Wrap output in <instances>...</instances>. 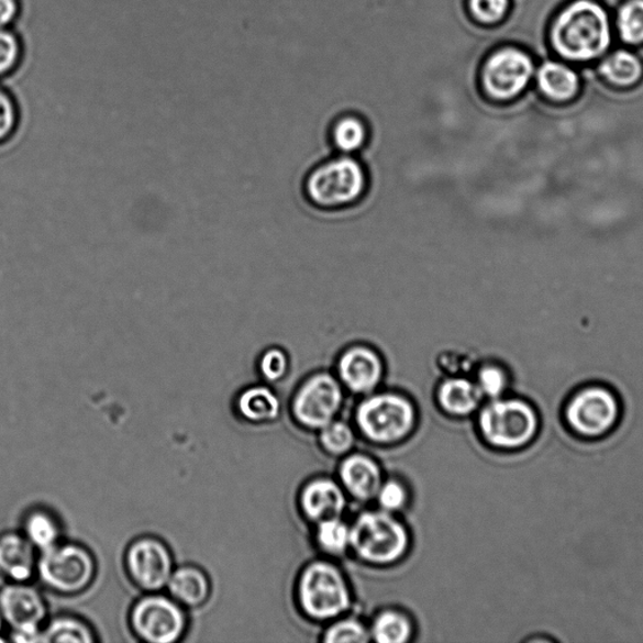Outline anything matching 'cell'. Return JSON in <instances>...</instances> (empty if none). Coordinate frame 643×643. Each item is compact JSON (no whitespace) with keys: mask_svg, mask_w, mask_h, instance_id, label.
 <instances>
[{"mask_svg":"<svg viewBox=\"0 0 643 643\" xmlns=\"http://www.w3.org/2000/svg\"><path fill=\"white\" fill-rule=\"evenodd\" d=\"M340 475L350 495L359 500L375 498L383 486L380 468L364 455L347 457L341 465Z\"/></svg>","mask_w":643,"mask_h":643,"instance_id":"obj_17","label":"cell"},{"mask_svg":"<svg viewBox=\"0 0 643 643\" xmlns=\"http://www.w3.org/2000/svg\"><path fill=\"white\" fill-rule=\"evenodd\" d=\"M383 361L377 352L366 346H355L343 352L339 361V375L343 384L356 393H368L380 384Z\"/></svg>","mask_w":643,"mask_h":643,"instance_id":"obj_14","label":"cell"},{"mask_svg":"<svg viewBox=\"0 0 643 643\" xmlns=\"http://www.w3.org/2000/svg\"><path fill=\"white\" fill-rule=\"evenodd\" d=\"M96 569L92 553L75 543H58L42 552L37 563V574L43 585L65 596L85 592L93 583Z\"/></svg>","mask_w":643,"mask_h":643,"instance_id":"obj_5","label":"cell"},{"mask_svg":"<svg viewBox=\"0 0 643 643\" xmlns=\"http://www.w3.org/2000/svg\"><path fill=\"white\" fill-rule=\"evenodd\" d=\"M166 587L169 596L188 609H198V607L206 605L211 589L206 572L193 566L174 569Z\"/></svg>","mask_w":643,"mask_h":643,"instance_id":"obj_18","label":"cell"},{"mask_svg":"<svg viewBox=\"0 0 643 643\" xmlns=\"http://www.w3.org/2000/svg\"><path fill=\"white\" fill-rule=\"evenodd\" d=\"M279 400L266 386H254L244 390L236 400L240 415L251 422H268L279 415Z\"/></svg>","mask_w":643,"mask_h":643,"instance_id":"obj_20","label":"cell"},{"mask_svg":"<svg viewBox=\"0 0 643 643\" xmlns=\"http://www.w3.org/2000/svg\"><path fill=\"white\" fill-rule=\"evenodd\" d=\"M481 396L478 385L466 378H451L440 385L437 392L440 407L455 417H466L477 410Z\"/></svg>","mask_w":643,"mask_h":643,"instance_id":"obj_19","label":"cell"},{"mask_svg":"<svg viewBox=\"0 0 643 643\" xmlns=\"http://www.w3.org/2000/svg\"><path fill=\"white\" fill-rule=\"evenodd\" d=\"M509 378L503 368L497 365L484 366L478 375V387L483 396L500 399L508 389Z\"/></svg>","mask_w":643,"mask_h":643,"instance_id":"obj_30","label":"cell"},{"mask_svg":"<svg viewBox=\"0 0 643 643\" xmlns=\"http://www.w3.org/2000/svg\"><path fill=\"white\" fill-rule=\"evenodd\" d=\"M289 358L285 350L279 347L268 348L260 357L259 369L266 380L279 381L288 372Z\"/></svg>","mask_w":643,"mask_h":643,"instance_id":"obj_33","label":"cell"},{"mask_svg":"<svg viewBox=\"0 0 643 643\" xmlns=\"http://www.w3.org/2000/svg\"><path fill=\"white\" fill-rule=\"evenodd\" d=\"M472 11L480 21L498 22L508 11L509 0H470Z\"/></svg>","mask_w":643,"mask_h":643,"instance_id":"obj_35","label":"cell"},{"mask_svg":"<svg viewBox=\"0 0 643 643\" xmlns=\"http://www.w3.org/2000/svg\"><path fill=\"white\" fill-rule=\"evenodd\" d=\"M0 614L13 630L14 641L41 642L47 605L37 588L26 583L5 586L0 591Z\"/></svg>","mask_w":643,"mask_h":643,"instance_id":"obj_10","label":"cell"},{"mask_svg":"<svg viewBox=\"0 0 643 643\" xmlns=\"http://www.w3.org/2000/svg\"><path fill=\"white\" fill-rule=\"evenodd\" d=\"M367 131L363 122L355 118L342 119L333 130L334 145L342 153H355L364 146Z\"/></svg>","mask_w":643,"mask_h":643,"instance_id":"obj_27","label":"cell"},{"mask_svg":"<svg viewBox=\"0 0 643 643\" xmlns=\"http://www.w3.org/2000/svg\"><path fill=\"white\" fill-rule=\"evenodd\" d=\"M35 551L24 534L8 532L0 535V575L11 583H30L37 574Z\"/></svg>","mask_w":643,"mask_h":643,"instance_id":"obj_15","label":"cell"},{"mask_svg":"<svg viewBox=\"0 0 643 643\" xmlns=\"http://www.w3.org/2000/svg\"><path fill=\"white\" fill-rule=\"evenodd\" d=\"M380 506L386 512H396L407 505V490L403 489L401 484L396 481H387L378 490L377 496Z\"/></svg>","mask_w":643,"mask_h":643,"instance_id":"obj_36","label":"cell"},{"mask_svg":"<svg viewBox=\"0 0 643 643\" xmlns=\"http://www.w3.org/2000/svg\"><path fill=\"white\" fill-rule=\"evenodd\" d=\"M342 398L336 378L329 374L315 375L298 391L293 402L295 417L307 428L323 429L337 415Z\"/></svg>","mask_w":643,"mask_h":643,"instance_id":"obj_12","label":"cell"},{"mask_svg":"<svg viewBox=\"0 0 643 643\" xmlns=\"http://www.w3.org/2000/svg\"><path fill=\"white\" fill-rule=\"evenodd\" d=\"M481 435L492 447L517 452L530 446L541 431L539 411L522 399H496L479 417Z\"/></svg>","mask_w":643,"mask_h":643,"instance_id":"obj_2","label":"cell"},{"mask_svg":"<svg viewBox=\"0 0 643 643\" xmlns=\"http://www.w3.org/2000/svg\"><path fill=\"white\" fill-rule=\"evenodd\" d=\"M23 534L35 550L44 552L59 543L60 525L55 515L46 510L37 509L26 514Z\"/></svg>","mask_w":643,"mask_h":643,"instance_id":"obj_22","label":"cell"},{"mask_svg":"<svg viewBox=\"0 0 643 643\" xmlns=\"http://www.w3.org/2000/svg\"><path fill=\"white\" fill-rule=\"evenodd\" d=\"M3 622H4V621H3L2 614H0V632H2V629H3Z\"/></svg>","mask_w":643,"mask_h":643,"instance_id":"obj_38","label":"cell"},{"mask_svg":"<svg viewBox=\"0 0 643 643\" xmlns=\"http://www.w3.org/2000/svg\"><path fill=\"white\" fill-rule=\"evenodd\" d=\"M622 403L618 393L603 385L580 387L563 408V420L572 434L584 440L609 436L619 426Z\"/></svg>","mask_w":643,"mask_h":643,"instance_id":"obj_3","label":"cell"},{"mask_svg":"<svg viewBox=\"0 0 643 643\" xmlns=\"http://www.w3.org/2000/svg\"><path fill=\"white\" fill-rule=\"evenodd\" d=\"M21 7L18 0H0V29H8L20 14Z\"/></svg>","mask_w":643,"mask_h":643,"instance_id":"obj_37","label":"cell"},{"mask_svg":"<svg viewBox=\"0 0 643 643\" xmlns=\"http://www.w3.org/2000/svg\"><path fill=\"white\" fill-rule=\"evenodd\" d=\"M366 188L364 167L352 157L334 158L308 176L306 191L314 204L336 208L351 204Z\"/></svg>","mask_w":643,"mask_h":643,"instance_id":"obj_6","label":"cell"},{"mask_svg":"<svg viewBox=\"0 0 643 643\" xmlns=\"http://www.w3.org/2000/svg\"><path fill=\"white\" fill-rule=\"evenodd\" d=\"M128 575L144 592H160L174 572L173 554L154 536H143L130 544L125 556Z\"/></svg>","mask_w":643,"mask_h":643,"instance_id":"obj_11","label":"cell"},{"mask_svg":"<svg viewBox=\"0 0 643 643\" xmlns=\"http://www.w3.org/2000/svg\"><path fill=\"white\" fill-rule=\"evenodd\" d=\"M41 642H95L93 631L82 620L60 616L48 623V627L41 633Z\"/></svg>","mask_w":643,"mask_h":643,"instance_id":"obj_24","label":"cell"},{"mask_svg":"<svg viewBox=\"0 0 643 643\" xmlns=\"http://www.w3.org/2000/svg\"><path fill=\"white\" fill-rule=\"evenodd\" d=\"M321 443L331 454H345L355 444L354 431L345 422L332 421L322 429Z\"/></svg>","mask_w":643,"mask_h":643,"instance_id":"obj_29","label":"cell"},{"mask_svg":"<svg viewBox=\"0 0 643 643\" xmlns=\"http://www.w3.org/2000/svg\"><path fill=\"white\" fill-rule=\"evenodd\" d=\"M618 25L624 42L631 44L643 42V0H629L621 8Z\"/></svg>","mask_w":643,"mask_h":643,"instance_id":"obj_28","label":"cell"},{"mask_svg":"<svg viewBox=\"0 0 643 643\" xmlns=\"http://www.w3.org/2000/svg\"><path fill=\"white\" fill-rule=\"evenodd\" d=\"M609 14L595 0H576L554 21L552 42L561 56L572 60H592L611 44Z\"/></svg>","mask_w":643,"mask_h":643,"instance_id":"obj_1","label":"cell"},{"mask_svg":"<svg viewBox=\"0 0 643 643\" xmlns=\"http://www.w3.org/2000/svg\"><path fill=\"white\" fill-rule=\"evenodd\" d=\"M542 92L556 101L574 99L579 90V78L574 69L558 62H545L539 70Z\"/></svg>","mask_w":643,"mask_h":643,"instance_id":"obj_21","label":"cell"},{"mask_svg":"<svg viewBox=\"0 0 643 643\" xmlns=\"http://www.w3.org/2000/svg\"><path fill=\"white\" fill-rule=\"evenodd\" d=\"M302 508L308 518L315 522L339 518L346 508V498L336 483L315 480L302 492Z\"/></svg>","mask_w":643,"mask_h":643,"instance_id":"obj_16","label":"cell"},{"mask_svg":"<svg viewBox=\"0 0 643 643\" xmlns=\"http://www.w3.org/2000/svg\"><path fill=\"white\" fill-rule=\"evenodd\" d=\"M601 74L614 85L631 86L642 75L641 60L629 51H616L602 62Z\"/></svg>","mask_w":643,"mask_h":643,"instance_id":"obj_23","label":"cell"},{"mask_svg":"<svg viewBox=\"0 0 643 643\" xmlns=\"http://www.w3.org/2000/svg\"><path fill=\"white\" fill-rule=\"evenodd\" d=\"M411 636V624L403 614L387 611L377 616L373 627V638L380 643H403Z\"/></svg>","mask_w":643,"mask_h":643,"instance_id":"obj_25","label":"cell"},{"mask_svg":"<svg viewBox=\"0 0 643 643\" xmlns=\"http://www.w3.org/2000/svg\"><path fill=\"white\" fill-rule=\"evenodd\" d=\"M22 46L16 35L7 30L0 29V77L11 74L20 64Z\"/></svg>","mask_w":643,"mask_h":643,"instance_id":"obj_32","label":"cell"},{"mask_svg":"<svg viewBox=\"0 0 643 643\" xmlns=\"http://www.w3.org/2000/svg\"><path fill=\"white\" fill-rule=\"evenodd\" d=\"M18 109L11 95L0 88V143L11 138L16 130Z\"/></svg>","mask_w":643,"mask_h":643,"instance_id":"obj_34","label":"cell"},{"mask_svg":"<svg viewBox=\"0 0 643 643\" xmlns=\"http://www.w3.org/2000/svg\"><path fill=\"white\" fill-rule=\"evenodd\" d=\"M350 530L351 547L358 557L373 565H390L409 547L407 530L389 512L361 514Z\"/></svg>","mask_w":643,"mask_h":643,"instance_id":"obj_4","label":"cell"},{"mask_svg":"<svg viewBox=\"0 0 643 643\" xmlns=\"http://www.w3.org/2000/svg\"><path fill=\"white\" fill-rule=\"evenodd\" d=\"M299 602L315 620H331L350 609L351 597L345 578L329 563H313L303 572L298 586Z\"/></svg>","mask_w":643,"mask_h":643,"instance_id":"obj_7","label":"cell"},{"mask_svg":"<svg viewBox=\"0 0 643 643\" xmlns=\"http://www.w3.org/2000/svg\"><path fill=\"white\" fill-rule=\"evenodd\" d=\"M317 540L325 552L342 554L350 547L351 530L339 518L325 519L320 522Z\"/></svg>","mask_w":643,"mask_h":643,"instance_id":"obj_26","label":"cell"},{"mask_svg":"<svg viewBox=\"0 0 643 643\" xmlns=\"http://www.w3.org/2000/svg\"><path fill=\"white\" fill-rule=\"evenodd\" d=\"M357 424L374 443L392 444L407 437L415 425V410L402 396L375 395L359 404Z\"/></svg>","mask_w":643,"mask_h":643,"instance_id":"obj_8","label":"cell"},{"mask_svg":"<svg viewBox=\"0 0 643 643\" xmlns=\"http://www.w3.org/2000/svg\"><path fill=\"white\" fill-rule=\"evenodd\" d=\"M369 635L364 624L356 620H343L334 623L328 631L323 641L328 643L356 642L364 643Z\"/></svg>","mask_w":643,"mask_h":643,"instance_id":"obj_31","label":"cell"},{"mask_svg":"<svg viewBox=\"0 0 643 643\" xmlns=\"http://www.w3.org/2000/svg\"><path fill=\"white\" fill-rule=\"evenodd\" d=\"M533 70V60L525 52L505 48L488 60L484 69V85L497 100L514 99L530 84Z\"/></svg>","mask_w":643,"mask_h":643,"instance_id":"obj_13","label":"cell"},{"mask_svg":"<svg viewBox=\"0 0 643 643\" xmlns=\"http://www.w3.org/2000/svg\"><path fill=\"white\" fill-rule=\"evenodd\" d=\"M130 627L141 641L175 643L188 630V616L170 596L148 594L132 607Z\"/></svg>","mask_w":643,"mask_h":643,"instance_id":"obj_9","label":"cell"}]
</instances>
